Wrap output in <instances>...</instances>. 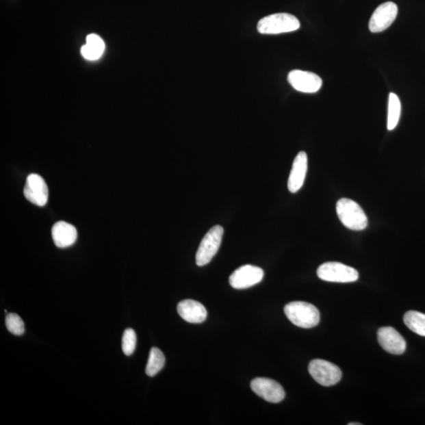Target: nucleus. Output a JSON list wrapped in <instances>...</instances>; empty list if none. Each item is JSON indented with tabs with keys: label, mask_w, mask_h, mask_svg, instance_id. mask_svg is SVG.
I'll use <instances>...</instances> for the list:
<instances>
[{
	"label": "nucleus",
	"mask_w": 425,
	"mask_h": 425,
	"mask_svg": "<svg viewBox=\"0 0 425 425\" xmlns=\"http://www.w3.org/2000/svg\"><path fill=\"white\" fill-rule=\"evenodd\" d=\"M6 326L10 333L16 335H23L25 332L24 322L22 318L16 313L7 314Z\"/></svg>",
	"instance_id": "obj_20"
},
{
	"label": "nucleus",
	"mask_w": 425,
	"mask_h": 425,
	"mask_svg": "<svg viewBox=\"0 0 425 425\" xmlns=\"http://www.w3.org/2000/svg\"><path fill=\"white\" fill-rule=\"evenodd\" d=\"M250 387L256 395L269 402H281L285 397V390L279 383L268 378H255L251 381Z\"/></svg>",
	"instance_id": "obj_8"
},
{
	"label": "nucleus",
	"mask_w": 425,
	"mask_h": 425,
	"mask_svg": "<svg viewBox=\"0 0 425 425\" xmlns=\"http://www.w3.org/2000/svg\"><path fill=\"white\" fill-rule=\"evenodd\" d=\"M52 239L60 248H66L75 243L77 231L73 225L66 222L55 223L51 230Z\"/></svg>",
	"instance_id": "obj_15"
},
{
	"label": "nucleus",
	"mask_w": 425,
	"mask_h": 425,
	"mask_svg": "<svg viewBox=\"0 0 425 425\" xmlns=\"http://www.w3.org/2000/svg\"><path fill=\"white\" fill-rule=\"evenodd\" d=\"M27 201L38 207H44L49 201V188L44 178L35 173L29 175L24 188Z\"/></svg>",
	"instance_id": "obj_11"
},
{
	"label": "nucleus",
	"mask_w": 425,
	"mask_h": 425,
	"mask_svg": "<svg viewBox=\"0 0 425 425\" xmlns=\"http://www.w3.org/2000/svg\"><path fill=\"white\" fill-rule=\"evenodd\" d=\"M337 213L345 227L361 231L368 227V218L358 203L349 198H341L337 203Z\"/></svg>",
	"instance_id": "obj_2"
},
{
	"label": "nucleus",
	"mask_w": 425,
	"mask_h": 425,
	"mask_svg": "<svg viewBox=\"0 0 425 425\" xmlns=\"http://www.w3.org/2000/svg\"><path fill=\"white\" fill-rule=\"evenodd\" d=\"M300 28L298 19L290 14L278 13L261 18L257 29L261 34H281L291 33Z\"/></svg>",
	"instance_id": "obj_3"
},
{
	"label": "nucleus",
	"mask_w": 425,
	"mask_h": 425,
	"mask_svg": "<svg viewBox=\"0 0 425 425\" xmlns=\"http://www.w3.org/2000/svg\"><path fill=\"white\" fill-rule=\"evenodd\" d=\"M223 234L224 229L220 225H215L205 235L196 256L197 266H206L213 259L222 244Z\"/></svg>",
	"instance_id": "obj_5"
},
{
	"label": "nucleus",
	"mask_w": 425,
	"mask_h": 425,
	"mask_svg": "<svg viewBox=\"0 0 425 425\" xmlns=\"http://www.w3.org/2000/svg\"><path fill=\"white\" fill-rule=\"evenodd\" d=\"M317 274L322 281L335 283L355 282L359 277V272L354 268L335 261L320 266Z\"/></svg>",
	"instance_id": "obj_4"
},
{
	"label": "nucleus",
	"mask_w": 425,
	"mask_h": 425,
	"mask_svg": "<svg viewBox=\"0 0 425 425\" xmlns=\"http://www.w3.org/2000/svg\"><path fill=\"white\" fill-rule=\"evenodd\" d=\"M264 277V271L258 266L246 265L238 268L229 277V283L235 289H246L258 285Z\"/></svg>",
	"instance_id": "obj_7"
},
{
	"label": "nucleus",
	"mask_w": 425,
	"mask_h": 425,
	"mask_svg": "<svg viewBox=\"0 0 425 425\" xmlns=\"http://www.w3.org/2000/svg\"><path fill=\"white\" fill-rule=\"evenodd\" d=\"M136 346V335L132 329L125 331L123 337V350L125 355L130 356L134 352Z\"/></svg>",
	"instance_id": "obj_21"
},
{
	"label": "nucleus",
	"mask_w": 425,
	"mask_h": 425,
	"mask_svg": "<svg viewBox=\"0 0 425 425\" xmlns=\"http://www.w3.org/2000/svg\"><path fill=\"white\" fill-rule=\"evenodd\" d=\"M289 321L302 329H311L320 322V312L316 307L306 302H292L285 307Z\"/></svg>",
	"instance_id": "obj_1"
},
{
	"label": "nucleus",
	"mask_w": 425,
	"mask_h": 425,
	"mask_svg": "<svg viewBox=\"0 0 425 425\" xmlns=\"http://www.w3.org/2000/svg\"><path fill=\"white\" fill-rule=\"evenodd\" d=\"M287 81L293 88L303 93H315L322 87V79L308 71L292 70L288 73Z\"/></svg>",
	"instance_id": "obj_10"
},
{
	"label": "nucleus",
	"mask_w": 425,
	"mask_h": 425,
	"mask_svg": "<svg viewBox=\"0 0 425 425\" xmlns=\"http://www.w3.org/2000/svg\"><path fill=\"white\" fill-rule=\"evenodd\" d=\"M177 312L187 322L199 324L207 318V311L202 303L186 299L178 303Z\"/></svg>",
	"instance_id": "obj_14"
},
{
	"label": "nucleus",
	"mask_w": 425,
	"mask_h": 425,
	"mask_svg": "<svg viewBox=\"0 0 425 425\" xmlns=\"http://www.w3.org/2000/svg\"><path fill=\"white\" fill-rule=\"evenodd\" d=\"M401 114V103L397 94L390 93L388 99L387 129L393 130L396 127Z\"/></svg>",
	"instance_id": "obj_18"
},
{
	"label": "nucleus",
	"mask_w": 425,
	"mask_h": 425,
	"mask_svg": "<svg viewBox=\"0 0 425 425\" xmlns=\"http://www.w3.org/2000/svg\"><path fill=\"white\" fill-rule=\"evenodd\" d=\"M361 425V424L360 423H349L348 425Z\"/></svg>",
	"instance_id": "obj_22"
},
{
	"label": "nucleus",
	"mask_w": 425,
	"mask_h": 425,
	"mask_svg": "<svg viewBox=\"0 0 425 425\" xmlns=\"http://www.w3.org/2000/svg\"><path fill=\"white\" fill-rule=\"evenodd\" d=\"M308 169V157L306 152L301 151L293 162L287 188L292 193L300 190L307 176Z\"/></svg>",
	"instance_id": "obj_13"
},
{
	"label": "nucleus",
	"mask_w": 425,
	"mask_h": 425,
	"mask_svg": "<svg viewBox=\"0 0 425 425\" xmlns=\"http://www.w3.org/2000/svg\"><path fill=\"white\" fill-rule=\"evenodd\" d=\"M398 14V6L395 3L386 2L380 5L370 20L369 29L372 33L377 34L390 27Z\"/></svg>",
	"instance_id": "obj_9"
},
{
	"label": "nucleus",
	"mask_w": 425,
	"mask_h": 425,
	"mask_svg": "<svg viewBox=\"0 0 425 425\" xmlns=\"http://www.w3.org/2000/svg\"><path fill=\"white\" fill-rule=\"evenodd\" d=\"M165 362L166 359L164 353L159 348H151L148 365L146 367V374L151 377L155 376L164 369Z\"/></svg>",
	"instance_id": "obj_19"
},
{
	"label": "nucleus",
	"mask_w": 425,
	"mask_h": 425,
	"mask_svg": "<svg viewBox=\"0 0 425 425\" xmlns=\"http://www.w3.org/2000/svg\"><path fill=\"white\" fill-rule=\"evenodd\" d=\"M308 370L315 381L325 387L337 385L342 377V372L337 365L322 359L309 362Z\"/></svg>",
	"instance_id": "obj_6"
},
{
	"label": "nucleus",
	"mask_w": 425,
	"mask_h": 425,
	"mask_svg": "<svg viewBox=\"0 0 425 425\" xmlns=\"http://www.w3.org/2000/svg\"><path fill=\"white\" fill-rule=\"evenodd\" d=\"M404 323L413 333L425 337V314L411 311L404 315Z\"/></svg>",
	"instance_id": "obj_17"
},
{
	"label": "nucleus",
	"mask_w": 425,
	"mask_h": 425,
	"mask_svg": "<svg viewBox=\"0 0 425 425\" xmlns=\"http://www.w3.org/2000/svg\"><path fill=\"white\" fill-rule=\"evenodd\" d=\"M105 50L104 41L96 34L87 36L86 44L81 49V54L87 60H97L102 56Z\"/></svg>",
	"instance_id": "obj_16"
},
{
	"label": "nucleus",
	"mask_w": 425,
	"mask_h": 425,
	"mask_svg": "<svg viewBox=\"0 0 425 425\" xmlns=\"http://www.w3.org/2000/svg\"><path fill=\"white\" fill-rule=\"evenodd\" d=\"M377 339L382 348L388 353L400 355L405 352V339L392 327H382L378 330Z\"/></svg>",
	"instance_id": "obj_12"
}]
</instances>
